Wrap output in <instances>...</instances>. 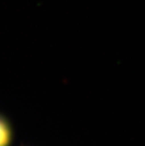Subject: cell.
Wrapping results in <instances>:
<instances>
[{
    "label": "cell",
    "mask_w": 145,
    "mask_h": 146,
    "mask_svg": "<svg viewBox=\"0 0 145 146\" xmlns=\"http://www.w3.org/2000/svg\"><path fill=\"white\" fill-rule=\"evenodd\" d=\"M13 142V128L11 122L0 114V146H11Z\"/></svg>",
    "instance_id": "obj_1"
}]
</instances>
